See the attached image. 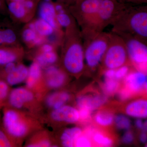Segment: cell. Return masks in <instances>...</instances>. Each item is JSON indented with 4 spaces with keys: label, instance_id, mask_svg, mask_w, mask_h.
I'll use <instances>...</instances> for the list:
<instances>
[{
    "label": "cell",
    "instance_id": "obj_31",
    "mask_svg": "<svg viewBox=\"0 0 147 147\" xmlns=\"http://www.w3.org/2000/svg\"><path fill=\"white\" fill-rule=\"evenodd\" d=\"M129 72V67L125 65L115 69V77L117 80L120 81L122 79H124Z\"/></svg>",
    "mask_w": 147,
    "mask_h": 147
},
{
    "label": "cell",
    "instance_id": "obj_15",
    "mask_svg": "<svg viewBox=\"0 0 147 147\" xmlns=\"http://www.w3.org/2000/svg\"><path fill=\"white\" fill-rule=\"evenodd\" d=\"M7 8L13 17L18 21L27 23L30 21L34 13L27 9L22 2H7Z\"/></svg>",
    "mask_w": 147,
    "mask_h": 147
},
{
    "label": "cell",
    "instance_id": "obj_52",
    "mask_svg": "<svg viewBox=\"0 0 147 147\" xmlns=\"http://www.w3.org/2000/svg\"><path fill=\"white\" fill-rule=\"evenodd\" d=\"M3 1H5V0H3Z\"/></svg>",
    "mask_w": 147,
    "mask_h": 147
},
{
    "label": "cell",
    "instance_id": "obj_37",
    "mask_svg": "<svg viewBox=\"0 0 147 147\" xmlns=\"http://www.w3.org/2000/svg\"><path fill=\"white\" fill-rule=\"evenodd\" d=\"M39 50V52L48 53V52L55 51V47L52 44L45 43L40 46Z\"/></svg>",
    "mask_w": 147,
    "mask_h": 147
},
{
    "label": "cell",
    "instance_id": "obj_51",
    "mask_svg": "<svg viewBox=\"0 0 147 147\" xmlns=\"http://www.w3.org/2000/svg\"><path fill=\"white\" fill-rule=\"evenodd\" d=\"M145 146L146 147H147V143H146V145H145Z\"/></svg>",
    "mask_w": 147,
    "mask_h": 147
},
{
    "label": "cell",
    "instance_id": "obj_6",
    "mask_svg": "<svg viewBox=\"0 0 147 147\" xmlns=\"http://www.w3.org/2000/svg\"><path fill=\"white\" fill-rule=\"evenodd\" d=\"M3 124L5 131L13 138H22L28 131V125L22 119L19 113L13 109L4 110Z\"/></svg>",
    "mask_w": 147,
    "mask_h": 147
},
{
    "label": "cell",
    "instance_id": "obj_46",
    "mask_svg": "<svg viewBox=\"0 0 147 147\" xmlns=\"http://www.w3.org/2000/svg\"><path fill=\"white\" fill-rule=\"evenodd\" d=\"M58 1L64 3H68L69 2V0H57Z\"/></svg>",
    "mask_w": 147,
    "mask_h": 147
},
{
    "label": "cell",
    "instance_id": "obj_12",
    "mask_svg": "<svg viewBox=\"0 0 147 147\" xmlns=\"http://www.w3.org/2000/svg\"><path fill=\"white\" fill-rule=\"evenodd\" d=\"M45 81L49 88L57 89L60 88L65 83V74L56 66H48L45 71Z\"/></svg>",
    "mask_w": 147,
    "mask_h": 147
},
{
    "label": "cell",
    "instance_id": "obj_17",
    "mask_svg": "<svg viewBox=\"0 0 147 147\" xmlns=\"http://www.w3.org/2000/svg\"><path fill=\"white\" fill-rule=\"evenodd\" d=\"M70 98V94L67 92H54L47 96L45 103L47 106L53 110H56L65 105Z\"/></svg>",
    "mask_w": 147,
    "mask_h": 147
},
{
    "label": "cell",
    "instance_id": "obj_5",
    "mask_svg": "<svg viewBox=\"0 0 147 147\" xmlns=\"http://www.w3.org/2000/svg\"><path fill=\"white\" fill-rule=\"evenodd\" d=\"M127 59L126 45L123 38L117 34H111L109 46L102 59L105 67L117 69L125 65Z\"/></svg>",
    "mask_w": 147,
    "mask_h": 147
},
{
    "label": "cell",
    "instance_id": "obj_40",
    "mask_svg": "<svg viewBox=\"0 0 147 147\" xmlns=\"http://www.w3.org/2000/svg\"><path fill=\"white\" fill-rule=\"evenodd\" d=\"M139 140L142 144H145L147 142V132L143 131L141 132L139 136Z\"/></svg>",
    "mask_w": 147,
    "mask_h": 147
},
{
    "label": "cell",
    "instance_id": "obj_45",
    "mask_svg": "<svg viewBox=\"0 0 147 147\" xmlns=\"http://www.w3.org/2000/svg\"><path fill=\"white\" fill-rule=\"evenodd\" d=\"M7 1V2H23L24 1L26 0H6Z\"/></svg>",
    "mask_w": 147,
    "mask_h": 147
},
{
    "label": "cell",
    "instance_id": "obj_10",
    "mask_svg": "<svg viewBox=\"0 0 147 147\" xmlns=\"http://www.w3.org/2000/svg\"><path fill=\"white\" fill-rule=\"evenodd\" d=\"M51 117L56 121L74 123L79 120V110L71 106L65 105L59 109L53 110Z\"/></svg>",
    "mask_w": 147,
    "mask_h": 147
},
{
    "label": "cell",
    "instance_id": "obj_7",
    "mask_svg": "<svg viewBox=\"0 0 147 147\" xmlns=\"http://www.w3.org/2000/svg\"><path fill=\"white\" fill-rule=\"evenodd\" d=\"M124 79L123 87L133 96L145 90L147 75L145 73L135 70L130 71Z\"/></svg>",
    "mask_w": 147,
    "mask_h": 147
},
{
    "label": "cell",
    "instance_id": "obj_20",
    "mask_svg": "<svg viewBox=\"0 0 147 147\" xmlns=\"http://www.w3.org/2000/svg\"><path fill=\"white\" fill-rule=\"evenodd\" d=\"M42 67L35 61L28 68V74L26 80V85L29 88H31L39 81L42 74Z\"/></svg>",
    "mask_w": 147,
    "mask_h": 147
},
{
    "label": "cell",
    "instance_id": "obj_48",
    "mask_svg": "<svg viewBox=\"0 0 147 147\" xmlns=\"http://www.w3.org/2000/svg\"><path fill=\"white\" fill-rule=\"evenodd\" d=\"M69 2H75V1H76V0H69Z\"/></svg>",
    "mask_w": 147,
    "mask_h": 147
},
{
    "label": "cell",
    "instance_id": "obj_23",
    "mask_svg": "<svg viewBox=\"0 0 147 147\" xmlns=\"http://www.w3.org/2000/svg\"><path fill=\"white\" fill-rule=\"evenodd\" d=\"M16 33L10 29H0V46L18 45Z\"/></svg>",
    "mask_w": 147,
    "mask_h": 147
},
{
    "label": "cell",
    "instance_id": "obj_44",
    "mask_svg": "<svg viewBox=\"0 0 147 147\" xmlns=\"http://www.w3.org/2000/svg\"><path fill=\"white\" fill-rule=\"evenodd\" d=\"M5 7V1L0 0V10L3 9Z\"/></svg>",
    "mask_w": 147,
    "mask_h": 147
},
{
    "label": "cell",
    "instance_id": "obj_14",
    "mask_svg": "<svg viewBox=\"0 0 147 147\" xmlns=\"http://www.w3.org/2000/svg\"><path fill=\"white\" fill-rule=\"evenodd\" d=\"M24 54L23 47L19 45L12 47H0V65L11 62H16Z\"/></svg>",
    "mask_w": 147,
    "mask_h": 147
},
{
    "label": "cell",
    "instance_id": "obj_29",
    "mask_svg": "<svg viewBox=\"0 0 147 147\" xmlns=\"http://www.w3.org/2000/svg\"><path fill=\"white\" fill-rule=\"evenodd\" d=\"M92 146L91 139L86 134H82L75 142L74 146L77 147H89Z\"/></svg>",
    "mask_w": 147,
    "mask_h": 147
},
{
    "label": "cell",
    "instance_id": "obj_3",
    "mask_svg": "<svg viewBox=\"0 0 147 147\" xmlns=\"http://www.w3.org/2000/svg\"><path fill=\"white\" fill-rule=\"evenodd\" d=\"M84 38V58L87 66L95 68L103 59L107 51L111 34L100 32L82 35Z\"/></svg>",
    "mask_w": 147,
    "mask_h": 147
},
{
    "label": "cell",
    "instance_id": "obj_47",
    "mask_svg": "<svg viewBox=\"0 0 147 147\" xmlns=\"http://www.w3.org/2000/svg\"><path fill=\"white\" fill-rule=\"evenodd\" d=\"M145 91H146V92L147 94V80L146 82V87H145Z\"/></svg>",
    "mask_w": 147,
    "mask_h": 147
},
{
    "label": "cell",
    "instance_id": "obj_28",
    "mask_svg": "<svg viewBox=\"0 0 147 147\" xmlns=\"http://www.w3.org/2000/svg\"><path fill=\"white\" fill-rule=\"evenodd\" d=\"M115 123L117 128L121 130H128L131 126V122L127 116L119 115L115 117Z\"/></svg>",
    "mask_w": 147,
    "mask_h": 147
},
{
    "label": "cell",
    "instance_id": "obj_16",
    "mask_svg": "<svg viewBox=\"0 0 147 147\" xmlns=\"http://www.w3.org/2000/svg\"><path fill=\"white\" fill-rule=\"evenodd\" d=\"M28 74V68L23 64H18L12 72L6 75V82L9 85H18L26 81Z\"/></svg>",
    "mask_w": 147,
    "mask_h": 147
},
{
    "label": "cell",
    "instance_id": "obj_49",
    "mask_svg": "<svg viewBox=\"0 0 147 147\" xmlns=\"http://www.w3.org/2000/svg\"><path fill=\"white\" fill-rule=\"evenodd\" d=\"M43 1H46V2H52V0H43Z\"/></svg>",
    "mask_w": 147,
    "mask_h": 147
},
{
    "label": "cell",
    "instance_id": "obj_32",
    "mask_svg": "<svg viewBox=\"0 0 147 147\" xmlns=\"http://www.w3.org/2000/svg\"><path fill=\"white\" fill-rule=\"evenodd\" d=\"M117 96L119 100L121 101H125L131 98L133 96L128 90L123 87L118 91Z\"/></svg>",
    "mask_w": 147,
    "mask_h": 147
},
{
    "label": "cell",
    "instance_id": "obj_35",
    "mask_svg": "<svg viewBox=\"0 0 147 147\" xmlns=\"http://www.w3.org/2000/svg\"><path fill=\"white\" fill-rule=\"evenodd\" d=\"M134 139V135L132 131L127 130L123 134L122 141L125 144H130L132 143Z\"/></svg>",
    "mask_w": 147,
    "mask_h": 147
},
{
    "label": "cell",
    "instance_id": "obj_30",
    "mask_svg": "<svg viewBox=\"0 0 147 147\" xmlns=\"http://www.w3.org/2000/svg\"><path fill=\"white\" fill-rule=\"evenodd\" d=\"M9 137L11 136L7 132L0 129V147L12 146L13 144Z\"/></svg>",
    "mask_w": 147,
    "mask_h": 147
},
{
    "label": "cell",
    "instance_id": "obj_4",
    "mask_svg": "<svg viewBox=\"0 0 147 147\" xmlns=\"http://www.w3.org/2000/svg\"><path fill=\"white\" fill-rule=\"evenodd\" d=\"M125 42L129 60L135 70L147 75V42L129 34H119Z\"/></svg>",
    "mask_w": 147,
    "mask_h": 147
},
{
    "label": "cell",
    "instance_id": "obj_11",
    "mask_svg": "<svg viewBox=\"0 0 147 147\" xmlns=\"http://www.w3.org/2000/svg\"><path fill=\"white\" fill-rule=\"evenodd\" d=\"M39 18L47 22L54 28L56 32L61 33V27L59 26L56 19V10L54 3L42 1L39 7Z\"/></svg>",
    "mask_w": 147,
    "mask_h": 147
},
{
    "label": "cell",
    "instance_id": "obj_26",
    "mask_svg": "<svg viewBox=\"0 0 147 147\" xmlns=\"http://www.w3.org/2000/svg\"><path fill=\"white\" fill-rule=\"evenodd\" d=\"M38 35L34 29L31 28L26 25L22 32V38L28 47H33L35 41Z\"/></svg>",
    "mask_w": 147,
    "mask_h": 147
},
{
    "label": "cell",
    "instance_id": "obj_25",
    "mask_svg": "<svg viewBox=\"0 0 147 147\" xmlns=\"http://www.w3.org/2000/svg\"><path fill=\"white\" fill-rule=\"evenodd\" d=\"M119 81L115 78L104 79L102 85V89L106 96L112 95L118 91L119 88Z\"/></svg>",
    "mask_w": 147,
    "mask_h": 147
},
{
    "label": "cell",
    "instance_id": "obj_2",
    "mask_svg": "<svg viewBox=\"0 0 147 147\" xmlns=\"http://www.w3.org/2000/svg\"><path fill=\"white\" fill-rule=\"evenodd\" d=\"M112 24L118 34H129L147 42V6L123 8Z\"/></svg>",
    "mask_w": 147,
    "mask_h": 147
},
{
    "label": "cell",
    "instance_id": "obj_19",
    "mask_svg": "<svg viewBox=\"0 0 147 147\" xmlns=\"http://www.w3.org/2000/svg\"><path fill=\"white\" fill-rule=\"evenodd\" d=\"M27 25L34 29L38 34L46 38L52 36L55 32H57L50 24L40 18Z\"/></svg>",
    "mask_w": 147,
    "mask_h": 147
},
{
    "label": "cell",
    "instance_id": "obj_13",
    "mask_svg": "<svg viewBox=\"0 0 147 147\" xmlns=\"http://www.w3.org/2000/svg\"><path fill=\"white\" fill-rule=\"evenodd\" d=\"M125 113L131 117L147 118V98H137L129 102L125 107Z\"/></svg>",
    "mask_w": 147,
    "mask_h": 147
},
{
    "label": "cell",
    "instance_id": "obj_8",
    "mask_svg": "<svg viewBox=\"0 0 147 147\" xmlns=\"http://www.w3.org/2000/svg\"><path fill=\"white\" fill-rule=\"evenodd\" d=\"M107 100L108 98L105 94L83 95L78 97L76 104L78 109L84 108L92 112L104 105Z\"/></svg>",
    "mask_w": 147,
    "mask_h": 147
},
{
    "label": "cell",
    "instance_id": "obj_1",
    "mask_svg": "<svg viewBox=\"0 0 147 147\" xmlns=\"http://www.w3.org/2000/svg\"><path fill=\"white\" fill-rule=\"evenodd\" d=\"M82 37L75 24L65 29L62 41L64 67L73 75L81 74L84 70L85 58Z\"/></svg>",
    "mask_w": 147,
    "mask_h": 147
},
{
    "label": "cell",
    "instance_id": "obj_27",
    "mask_svg": "<svg viewBox=\"0 0 147 147\" xmlns=\"http://www.w3.org/2000/svg\"><path fill=\"white\" fill-rule=\"evenodd\" d=\"M56 19L59 26L65 29L70 28L75 24L74 19L69 13L67 10L62 13H57Z\"/></svg>",
    "mask_w": 147,
    "mask_h": 147
},
{
    "label": "cell",
    "instance_id": "obj_50",
    "mask_svg": "<svg viewBox=\"0 0 147 147\" xmlns=\"http://www.w3.org/2000/svg\"><path fill=\"white\" fill-rule=\"evenodd\" d=\"M2 100L1 98V97H0V102H1V101H2Z\"/></svg>",
    "mask_w": 147,
    "mask_h": 147
},
{
    "label": "cell",
    "instance_id": "obj_34",
    "mask_svg": "<svg viewBox=\"0 0 147 147\" xmlns=\"http://www.w3.org/2000/svg\"><path fill=\"white\" fill-rule=\"evenodd\" d=\"M79 115V120L83 121H88L91 118L92 112L87 109L84 108L78 109Z\"/></svg>",
    "mask_w": 147,
    "mask_h": 147
},
{
    "label": "cell",
    "instance_id": "obj_36",
    "mask_svg": "<svg viewBox=\"0 0 147 147\" xmlns=\"http://www.w3.org/2000/svg\"><path fill=\"white\" fill-rule=\"evenodd\" d=\"M51 145V142L47 139H43L39 142L35 143H31L28 145V147H49Z\"/></svg>",
    "mask_w": 147,
    "mask_h": 147
},
{
    "label": "cell",
    "instance_id": "obj_43",
    "mask_svg": "<svg viewBox=\"0 0 147 147\" xmlns=\"http://www.w3.org/2000/svg\"><path fill=\"white\" fill-rule=\"evenodd\" d=\"M142 130L147 132V119L144 122V126Z\"/></svg>",
    "mask_w": 147,
    "mask_h": 147
},
{
    "label": "cell",
    "instance_id": "obj_39",
    "mask_svg": "<svg viewBox=\"0 0 147 147\" xmlns=\"http://www.w3.org/2000/svg\"><path fill=\"white\" fill-rule=\"evenodd\" d=\"M115 69H107L104 73V79H114L115 78Z\"/></svg>",
    "mask_w": 147,
    "mask_h": 147
},
{
    "label": "cell",
    "instance_id": "obj_21",
    "mask_svg": "<svg viewBox=\"0 0 147 147\" xmlns=\"http://www.w3.org/2000/svg\"><path fill=\"white\" fill-rule=\"evenodd\" d=\"M90 139L92 142L100 146L110 147L114 144V141L111 137L95 128L91 135Z\"/></svg>",
    "mask_w": 147,
    "mask_h": 147
},
{
    "label": "cell",
    "instance_id": "obj_24",
    "mask_svg": "<svg viewBox=\"0 0 147 147\" xmlns=\"http://www.w3.org/2000/svg\"><path fill=\"white\" fill-rule=\"evenodd\" d=\"M115 117L113 113L108 111H100L95 115L94 120L96 123L101 126H110L113 123Z\"/></svg>",
    "mask_w": 147,
    "mask_h": 147
},
{
    "label": "cell",
    "instance_id": "obj_42",
    "mask_svg": "<svg viewBox=\"0 0 147 147\" xmlns=\"http://www.w3.org/2000/svg\"><path fill=\"white\" fill-rule=\"evenodd\" d=\"M135 3H147V0H127Z\"/></svg>",
    "mask_w": 147,
    "mask_h": 147
},
{
    "label": "cell",
    "instance_id": "obj_9",
    "mask_svg": "<svg viewBox=\"0 0 147 147\" xmlns=\"http://www.w3.org/2000/svg\"><path fill=\"white\" fill-rule=\"evenodd\" d=\"M34 96L32 92L26 88H15L9 95V102L11 106L16 109L23 108L26 103L32 101Z\"/></svg>",
    "mask_w": 147,
    "mask_h": 147
},
{
    "label": "cell",
    "instance_id": "obj_38",
    "mask_svg": "<svg viewBox=\"0 0 147 147\" xmlns=\"http://www.w3.org/2000/svg\"><path fill=\"white\" fill-rule=\"evenodd\" d=\"M17 65L16 62H11L3 65L4 66V71L6 75L12 72L16 68Z\"/></svg>",
    "mask_w": 147,
    "mask_h": 147
},
{
    "label": "cell",
    "instance_id": "obj_22",
    "mask_svg": "<svg viewBox=\"0 0 147 147\" xmlns=\"http://www.w3.org/2000/svg\"><path fill=\"white\" fill-rule=\"evenodd\" d=\"M58 60V56L55 51L48 53L39 52L36 58V62L41 67L53 65Z\"/></svg>",
    "mask_w": 147,
    "mask_h": 147
},
{
    "label": "cell",
    "instance_id": "obj_33",
    "mask_svg": "<svg viewBox=\"0 0 147 147\" xmlns=\"http://www.w3.org/2000/svg\"><path fill=\"white\" fill-rule=\"evenodd\" d=\"M8 84L0 79V97L3 100L7 96L9 92Z\"/></svg>",
    "mask_w": 147,
    "mask_h": 147
},
{
    "label": "cell",
    "instance_id": "obj_41",
    "mask_svg": "<svg viewBox=\"0 0 147 147\" xmlns=\"http://www.w3.org/2000/svg\"><path fill=\"white\" fill-rule=\"evenodd\" d=\"M144 122L142 119H137L135 121V126L138 129L142 130L144 126Z\"/></svg>",
    "mask_w": 147,
    "mask_h": 147
},
{
    "label": "cell",
    "instance_id": "obj_18",
    "mask_svg": "<svg viewBox=\"0 0 147 147\" xmlns=\"http://www.w3.org/2000/svg\"><path fill=\"white\" fill-rule=\"evenodd\" d=\"M82 133V129L78 127L67 129L62 133L61 136L62 145L65 147H74L76 139Z\"/></svg>",
    "mask_w": 147,
    "mask_h": 147
}]
</instances>
